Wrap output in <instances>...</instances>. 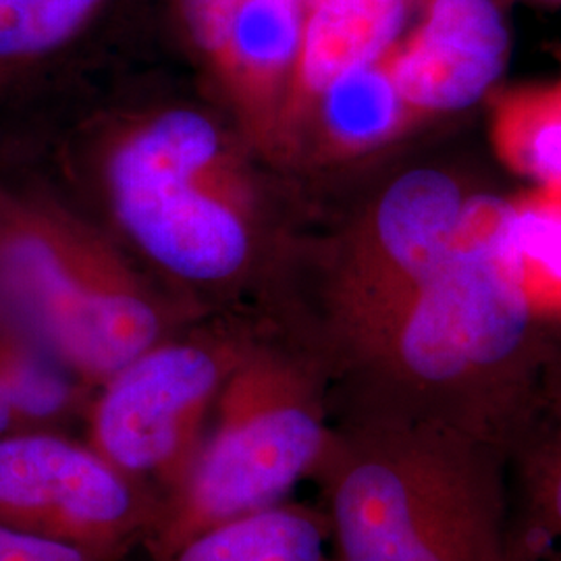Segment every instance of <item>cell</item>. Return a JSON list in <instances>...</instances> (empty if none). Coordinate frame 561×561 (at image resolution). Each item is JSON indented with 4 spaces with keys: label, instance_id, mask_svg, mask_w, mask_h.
Returning a JSON list of instances; mask_svg holds the SVG:
<instances>
[{
    "label": "cell",
    "instance_id": "1",
    "mask_svg": "<svg viewBox=\"0 0 561 561\" xmlns=\"http://www.w3.org/2000/svg\"><path fill=\"white\" fill-rule=\"evenodd\" d=\"M514 204L466 202L437 268L410 287L393 321V354L421 389L416 421L442 422L510 447L537 408L520 379L537 310L512 241Z\"/></svg>",
    "mask_w": 561,
    "mask_h": 561
},
{
    "label": "cell",
    "instance_id": "2",
    "mask_svg": "<svg viewBox=\"0 0 561 561\" xmlns=\"http://www.w3.org/2000/svg\"><path fill=\"white\" fill-rule=\"evenodd\" d=\"M343 468L341 561H510L507 449L405 421Z\"/></svg>",
    "mask_w": 561,
    "mask_h": 561
},
{
    "label": "cell",
    "instance_id": "3",
    "mask_svg": "<svg viewBox=\"0 0 561 561\" xmlns=\"http://www.w3.org/2000/svg\"><path fill=\"white\" fill-rule=\"evenodd\" d=\"M217 150L210 121L171 111L127 141L111 164L121 221L152 259L187 279L229 277L248 252L240 219L196 185Z\"/></svg>",
    "mask_w": 561,
    "mask_h": 561
},
{
    "label": "cell",
    "instance_id": "4",
    "mask_svg": "<svg viewBox=\"0 0 561 561\" xmlns=\"http://www.w3.org/2000/svg\"><path fill=\"white\" fill-rule=\"evenodd\" d=\"M510 44L495 0H431L391 78L412 106L461 111L481 101L500 80Z\"/></svg>",
    "mask_w": 561,
    "mask_h": 561
},
{
    "label": "cell",
    "instance_id": "5",
    "mask_svg": "<svg viewBox=\"0 0 561 561\" xmlns=\"http://www.w3.org/2000/svg\"><path fill=\"white\" fill-rule=\"evenodd\" d=\"M9 268L42 327L69 358L88 370L127 368L157 337L159 321L144 301L81 291L41 241L15 245Z\"/></svg>",
    "mask_w": 561,
    "mask_h": 561
},
{
    "label": "cell",
    "instance_id": "6",
    "mask_svg": "<svg viewBox=\"0 0 561 561\" xmlns=\"http://www.w3.org/2000/svg\"><path fill=\"white\" fill-rule=\"evenodd\" d=\"M322 447L321 422L310 412L271 410L215 443L196 479V503L210 518L264 507L300 479Z\"/></svg>",
    "mask_w": 561,
    "mask_h": 561
},
{
    "label": "cell",
    "instance_id": "7",
    "mask_svg": "<svg viewBox=\"0 0 561 561\" xmlns=\"http://www.w3.org/2000/svg\"><path fill=\"white\" fill-rule=\"evenodd\" d=\"M215 381V362L196 347H167L131 362L102 401L104 449L129 470L161 463L175 447L181 414Z\"/></svg>",
    "mask_w": 561,
    "mask_h": 561
},
{
    "label": "cell",
    "instance_id": "8",
    "mask_svg": "<svg viewBox=\"0 0 561 561\" xmlns=\"http://www.w3.org/2000/svg\"><path fill=\"white\" fill-rule=\"evenodd\" d=\"M0 507L57 510L71 520L108 524L129 510V493L101 461L50 437L0 442Z\"/></svg>",
    "mask_w": 561,
    "mask_h": 561
},
{
    "label": "cell",
    "instance_id": "9",
    "mask_svg": "<svg viewBox=\"0 0 561 561\" xmlns=\"http://www.w3.org/2000/svg\"><path fill=\"white\" fill-rule=\"evenodd\" d=\"M466 202L460 185L437 169H414L382 196L377 233L408 289L426 279L451 248Z\"/></svg>",
    "mask_w": 561,
    "mask_h": 561
},
{
    "label": "cell",
    "instance_id": "10",
    "mask_svg": "<svg viewBox=\"0 0 561 561\" xmlns=\"http://www.w3.org/2000/svg\"><path fill=\"white\" fill-rule=\"evenodd\" d=\"M510 561H561V416L535 410L507 447Z\"/></svg>",
    "mask_w": 561,
    "mask_h": 561
},
{
    "label": "cell",
    "instance_id": "11",
    "mask_svg": "<svg viewBox=\"0 0 561 561\" xmlns=\"http://www.w3.org/2000/svg\"><path fill=\"white\" fill-rule=\"evenodd\" d=\"M306 2L310 13L301 32V71L317 92L347 71L375 65L405 23V0Z\"/></svg>",
    "mask_w": 561,
    "mask_h": 561
},
{
    "label": "cell",
    "instance_id": "12",
    "mask_svg": "<svg viewBox=\"0 0 561 561\" xmlns=\"http://www.w3.org/2000/svg\"><path fill=\"white\" fill-rule=\"evenodd\" d=\"M180 561H322V535L310 518L264 512L202 537Z\"/></svg>",
    "mask_w": 561,
    "mask_h": 561
},
{
    "label": "cell",
    "instance_id": "13",
    "mask_svg": "<svg viewBox=\"0 0 561 561\" xmlns=\"http://www.w3.org/2000/svg\"><path fill=\"white\" fill-rule=\"evenodd\" d=\"M324 121L341 141H379L398 125L400 90L377 65L343 73L324 92Z\"/></svg>",
    "mask_w": 561,
    "mask_h": 561
},
{
    "label": "cell",
    "instance_id": "14",
    "mask_svg": "<svg viewBox=\"0 0 561 561\" xmlns=\"http://www.w3.org/2000/svg\"><path fill=\"white\" fill-rule=\"evenodd\" d=\"M304 0H248L231 21L227 48L248 67L273 73L298 55Z\"/></svg>",
    "mask_w": 561,
    "mask_h": 561
},
{
    "label": "cell",
    "instance_id": "15",
    "mask_svg": "<svg viewBox=\"0 0 561 561\" xmlns=\"http://www.w3.org/2000/svg\"><path fill=\"white\" fill-rule=\"evenodd\" d=\"M512 241L520 256L535 310L547 298L561 306V204L535 202L512 213Z\"/></svg>",
    "mask_w": 561,
    "mask_h": 561
},
{
    "label": "cell",
    "instance_id": "16",
    "mask_svg": "<svg viewBox=\"0 0 561 561\" xmlns=\"http://www.w3.org/2000/svg\"><path fill=\"white\" fill-rule=\"evenodd\" d=\"M99 0H0V57L36 55L65 41Z\"/></svg>",
    "mask_w": 561,
    "mask_h": 561
},
{
    "label": "cell",
    "instance_id": "17",
    "mask_svg": "<svg viewBox=\"0 0 561 561\" xmlns=\"http://www.w3.org/2000/svg\"><path fill=\"white\" fill-rule=\"evenodd\" d=\"M524 169L537 180L561 185V108H545L518 141Z\"/></svg>",
    "mask_w": 561,
    "mask_h": 561
},
{
    "label": "cell",
    "instance_id": "18",
    "mask_svg": "<svg viewBox=\"0 0 561 561\" xmlns=\"http://www.w3.org/2000/svg\"><path fill=\"white\" fill-rule=\"evenodd\" d=\"M7 391L15 408L34 416L57 412L67 396V387L59 375L38 362L23 364L7 385Z\"/></svg>",
    "mask_w": 561,
    "mask_h": 561
},
{
    "label": "cell",
    "instance_id": "19",
    "mask_svg": "<svg viewBox=\"0 0 561 561\" xmlns=\"http://www.w3.org/2000/svg\"><path fill=\"white\" fill-rule=\"evenodd\" d=\"M248 0H183V13L194 38L208 50L227 48L236 13Z\"/></svg>",
    "mask_w": 561,
    "mask_h": 561
},
{
    "label": "cell",
    "instance_id": "20",
    "mask_svg": "<svg viewBox=\"0 0 561 561\" xmlns=\"http://www.w3.org/2000/svg\"><path fill=\"white\" fill-rule=\"evenodd\" d=\"M0 561H83V558L69 545L0 526Z\"/></svg>",
    "mask_w": 561,
    "mask_h": 561
},
{
    "label": "cell",
    "instance_id": "21",
    "mask_svg": "<svg viewBox=\"0 0 561 561\" xmlns=\"http://www.w3.org/2000/svg\"><path fill=\"white\" fill-rule=\"evenodd\" d=\"M11 408H13V401L9 398L7 385H0V433L7 428V424L11 421Z\"/></svg>",
    "mask_w": 561,
    "mask_h": 561
},
{
    "label": "cell",
    "instance_id": "22",
    "mask_svg": "<svg viewBox=\"0 0 561 561\" xmlns=\"http://www.w3.org/2000/svg\"><path fill=\"white\" fill-rule=\"evenodd\" d=\"M542 412H549V414H553V416H561V391L556 393V398L549 403V408L542 410Z\"/></svg>",
    "mask_w": 561,
    "mask_h": 561
}]
</instances>
